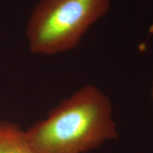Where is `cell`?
I'll return each instance as SVG.
<instances>
[{
    "instance_id": "cell-2",
    "label": "cell",
    "mask_w": 153,
    "mask_h": 153,
    "mask_svg": "<svg viewBox=\"0 0 153 153\" xmlns=\"http://www.w3.org/2000/svg\"><path fill=\"white\" fill-rule=\"evenodd\" d=\"M111 0H41L26 27L30 51L54 55L72 51L109 10Z\"/></svg>"
},
{
    "instance_id": "cell-4",
    "label": "cell",
    "mask_w": 153,
    "mask_h": 153,
    "mask_svg": "<svg viewBox=\"0 0 153 153\" xmlns=\"http://www.w3.org/2000/svg\"><path fill=\"white\" fill-rule=\"evenodd\" d=\"M152 99H153V85H152Z\"/></svg>"
},
{
    "instance_id": "cell-3",
    "label": "cell",
    "mask_w": 153,
    "mask_h": 153,
    "mask_svg": "<svg viewBox=\"0 0 153 153\" xmlns=\"http://www.w3.org/2000/svg\"><path fill=\"white\" fill-rule=\"evenodd\" d=\"M0 153H38L26 131L14 122L0 120Z\"/></svg>"
},
{
    "instance_id": "cell-1",
    "label": "cell",
    "mask_w": 153,
    "mask_h": 153,
    "mask_svg": "<svg viewBox=\"0 0 153 153\" xmlns=\"http://www.w3.org/2000/svg\"><path fill=\"white\" fill-rule=\"evenodd\" d=\"M25 131L38 153H87L118 137L109 97L91 85L79 88Z\"/></svg>"
}]
</instances>
